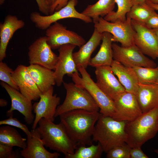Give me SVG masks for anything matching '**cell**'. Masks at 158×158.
<instances>
[{
  "label": "cell",
  "mask_w": 158,
  "mask_h": 158,
  "mask_svg": "<svg viewBox=\"0 0 158 158\" xmlns=\"http://www.w3.org/2000/svg\"><path fill=\"white\" fill-rule=\"evenodd\" d=\"M8 94L11 101L10 109L7 112V115L13 116L14 110H17L23 115L26 123L28 125L33 123L35 117L32 113L33 105L32 101L28 99L20 92L4 82L0 83Z\"/></svg>",
  "instance_id": "16"
},
{
  "label": "cell",
  "mask_w": 158,
  "mask_h": 158,
  "mask_svg": "<svg viewBox=\"0 0 158 158\" xmlns=\"http://www.w3.org/2000/svg\"><path fill=\"white\" fill-rule=\"evenodd\" d=\"M136 95L142 113L149 111L158 106V84H139Z\"/></svg>",
  "instance_id": "24"
},
{
  "label": "cell",
  "mask_w": 158,
  "mask_h": 158,
  "mask_svg": "<svg viewBox=\"0 0 158 158\" xmlns=\"http://www.w3.org/2000/svg\"><path fill=\"white\" fill-rule=\"evenodd\" d=\"M131 23L135 32L134 44L145 55L158 58V41L154 30L133 20Z\"/></svg>",
  "instance_id": "10"
},
{
  "label": "cell",
  "mask_w": 158,
  "mask_h": 158,
  "mask_svg": "<svg viewBox=\"0 0 158 158\" xmlns=\"http://www.w3.org/2000/svg\"><path fill=\"white\" fill-rule=\"evenodd\" d=\"M13 147L0 143V158H16L18 157Z\"/></svg>",
  "instance_id": "35"
},
{
  "label": "cell",
  "mask_w": 158,
  "mask_h": 158,
  "mask_svg": "<svg viewBox=\"0 0 158 158\" xmlns=\"http://www.w3.org/2000/svg\"><path fill=\"white\" fill-rule=\"evenodd\" d=\"M70 0H57L51 7L50 14L53 13L55 11L59 10L66 6Z\"/></svg>",
  "instance_id": "39"
},
{
  "label": "cell",
  "mask_w": 158,
  "mask_h": 158,
  "mask_svg": "<svg viewBox=\"0 0 158 158\" xmlns=\"http://www.w3.org/2000/svg\"><path fill=\"white\" fill-rule=\"evenodd\" d=\"M31 135L27 136L26 146L20 151L24 158H57L60 155L57 152H51L44 147V145L37 127L31 130Z\"/></svg>",
  "instance_id": "19"
},
{
  "label": "cell",
  "mask_w": 158,
  "mask_h": 158,
  "mask_svg": "<svg viewBox=\"0 0 158 158\" xmlns=\"http://www.w3.org/2000/svg\"><path fill=\"white\" fill-rule=\"evenodd\" d=\"M156 34L158 41V29H153Z\"/></svg>",
  "instance_id": "45"
},
{
  "label": "cell",
  "mask_w": 158,
  "mask_h": 158,
  "mask_svg": "<svg viewBox=\"0 0 158 158\" xmlns=\"http://www.w3.org/2000/svg\"><path fill=\"white\" fill-rule=\"evenodd\" d=\"M155 10L146 3L133 5L127 13L126 17L145 24Z\"/></svg>",
  "instance_id": "31"
},
{
  "label": "cell",
  "mask_w": 158,
  "mask_h": 158,
  "mask_svg": "<svg viewBox=\"0 0 158 158\" xmlns=\"http://www.w3.org/2000/svg\"><path fill=\"white\" fill-rule=\"evenodd\" d=\"M126 122L101 114L95 125L93 141L99 143L105 153L116 146L126 143L127 139L125 130Z\"/></svg>",
  "instance_id": "3"
},
{
  "label": "cell",
  "mask_w": 158,
  "mask_h": 158,
  "mask_svg": "<svg viewBox=\"0 0 158 158\" xmlns=\"http://www.w3.org/2000/svg\"><path fill=\"white\" fill-rule=\"evenodd\" d=\"M147 0H131L133 5L138 4H144L146 3Z\"/></svg>",
  "instance_id": "41"
},
{
  "label": "cell",
  "mask_w": 158,
  "mask_h": 158,
  "mask_svg": "<svg viewBox=\"0 0 158 158\" xmlns=\"http://www.w3.org/2000/svg\"><path fill=\"white\" fill-rule=\"evenodd\" d=\"M35 0L40 12L44 15L50 14L51 6L49 0Z\"/></svg>",
  "instance_id": "36"
},
{
  "label": "cell",
  "mask_w": 158,
  "mask_h": 158,
  "mask_svg": "<svg viewBox=\"0 0 158 158\" xmlns=\"http://www.w3.org/2000/svg\"><path fill=\"white\" fill-rule=\"evenodd\" d=\"M25 22L15 15L9 14L4 22L0 24V61L6 56V51L9 42L14 33L23 28Z\"/></svg>",
  "instance_id": "20"
},
{
  "label": "cell",
  "mask_w": 158,
  "mask_h": 158,
  "mask_svg": "<svg viewBox=\"0 0 158 158\" xmlns=\"http://www.w3.org/2000/svg\"><path fill=\"white\" fill-rule=\"evenodd\" d=\"M115 112L112 117L121 121H132L142 113L136 95L125 91L114 100Z\"/></svg>",
  "instance_id": "13"
},
{
  "label": "cell",
  "mask_w": 158,
  "mask_h": 158,
  "mask_svg": "<svg viewBox=\"0 0 158 158\" xmlns=\"http://www.w3.org/2000/svg\"><path fill=\"white\" fill-rule=\"evenodd\" d=\"M27 69L42 93L56 84L54 71L38 64H30Z\"/></svg>",
  "instance_id": "23"
},
{
  "label": "cell",
  "mask_w": 158,
  "mask_h": 158,
  "mask_svg": "<svg viewBox=\"0 0 158 158\" xmlns=\"http://www.w3.org/2000/svg\"><path fill=\"white\" fill-rule=\"evenodd\" d=\"M114 60L126 67L135 66L155 68L156 64L146 56L135 44L128 47L112 43Z\"/></svg>",
  "instance_id": "9"
},
{
  "label": "cell",
  "mask_w": 158,
  "mask_h": 158,
  "mask_svg": "<svg viewBox=\"0 0 158 158\" xmlns=\"http://www.w3.org/2000/svg\"><path fill=\"white\" fill-rule=\"evenodd\" d=\"M60 99V98L56 95L54 94L53 86L40 95L39 101L33 104V111L35 116L32 129L37 128L39 121L42 118L54 121Z\"/></svg>",
  "instance_id": "14"
},
{
  "label": "cell",
  "mask_w": 158,
  "mask_h": 158,
  "mask_svg": "<svg viewBox=\"0 0 158 158\" xmlns=\"http://www.w3.org/2000/svg\"><path fill=\"white\" fill-rule=\"evenodd\" d=\"M76 47L73 44H66L58 49V60L54 70L56 84L58 86H60L63 83L64 75L70 76L73 73L78 72L73 55Z\"/></svg>",
  "instance_id": "17"
},
{
  "label": "cell",
  "mask_w": 158,
  "mask_h": 158,
  "mask_svg": "<svg viewBox=\"0 0 158 158\" xmlns=\"http://www.w3.org/2000/svg\"><path fill=\"white\" fill-rule=\"evenodd\" d=\"M13 80L20 92L28 99L36 101L42 93L29 73L27 66L19 65L12 74Z\"/></svg>",
  "instance_id": "18"
},
{
  "label": "cell",
  "mask_w": 158,
  "mask_h": 158,
  "mask_svg": "<svg viewBox=\"0 0 158 158\" xmlns=\"http://www.w3.org/2000/svg\"><path fill=\"white\" fill-rule=\"evenodd\" d=\"M115 4V0H99L88 5L81 13L92 18L94 23L100 17H104L114 11Z\"/></svg>",
  "instance_id": "26"
},
{
  "label": "cell",
  "mask_w": 158,
  "mask_h": 158,
  "mask_svg": "<svg viewBox=\"0 0 158 158\" xmlns=\"http://www.w3.org/2000/svg\"><path fill=\"white\" fill-rule=\"evenodd\" d=\"M103 33L95 28L89 40L80 47L79 50L73 53V57L76 67L86 68L89 65L91 56L102 41Z\"/></svg>",
  "instance_id": "22"
},
{
  "label": "cell",
  "mask_w": 158,
  "mask_h": 158,
  "mask_svg": "<svg viewBox=\"0 0 158 158\" xmlns=\"http://www.w3.org/2000/svg\"><path fill=\"white\" fill-rule=\"evenodd\" d=\"M27 139L23 138L18 131L11 126L0 127V143L22 149L26 146Z\"/></svg>",
  "instance_id": "27"
},
{
  "label": "cell",
  "mask_w": 158,
  "mask_h": 158,
  "mask_svg": "<svg viewBox=\"0 0 158 158\" xmlns=\"http://www.w3.org/2000/svg\"><path fill=\"white\" fill-rule=\"evenodd\" d=\"M28 56L30 64H38L54 70L58 60L47 42L45 36L36 39L29 47Z\"/></svg>",
  "instance_id": "12"
},
{
  "label": "cell",
  "mask_w": 158,
  "mask_h": 158,
  "mask_svg": "<svg viewBox=\"0 0 158 158\" xmlns=\"http://www.w3.org/2000/svg\"><path fill=\"white\" fill-rule=\"evenodd\" d=\"M146 2L148 6L154 10L158 11V4L153 3L148 0H147Z\"/></svg>",
  "instance_id": "40"
},
{
  "label": "cell",
  "mask_w": 158,
  "mask_h": 158,
  "mask_svg": "<svg viewBox=\"0 0 158 158\" xmlns=\"http://www.w3.org/2000/svg\"><path fill=\"white\" fill-rule=\"evenodd\" d=\"M130 147L126 143L116 146L108 151L107 153V158H130Z\"/></svg>",
  "instance_id": "33"
},
{
  "label": "cell",
  "mask_w": 158,
  "mask_h": 158,
  "mask_svg": "<svg viewBox=\"0 0 158 158\" xmlns=\"http://www.w3.org/2000/svg\"><path fill=\"white\" fill-rule=\"evenodd\" d=\"M101 115L98 111L75 109L60 115V122L77 146L93 144L95 124Z\"/></svg>",
  "instance_id": "1"
},
{
  "label": "cell",
  "mask_w": 158,
  "mask_h": 158,
  "mask_svg": "<svg viewBox=\"0 0 158 158\" xmlns=\"http://www.w3.org/2000/svg\"><path fill=\"white\" fill-rule=\"evenodd\" d=\"M145 24L152 29H158V14L155 11L152 13Z\"/></svg>",
  "instance_id": "37"
},
{
  "label": "cell",
  "mask_w": 158,
  "mask_h": 158,
  "mask_svg": "<svg viewBox=\"0 0 158 158\" xmlns=\"http://www.w3.org/2000/svg\"><path fill=\"white\" fill-rule=\"evenodd\" d=\"M77 2V0H70L66 6L48 15H42L37 12H32L30 15V19L36 28L43 30H46L55 22L65 18H77L86 23L93 22L92 18L76 10Z\"/></svg>",
  "instance_id": "7"
},
{
  "label": "cell",
  "mask_w": 158,
  "mask_h": 158,
  "mask_svg": "<svg viewBox=\"0 0 158 158\" xmlns=\"http://www.w3.org/2000/svg\"><path fill=\"white\" fill-rule=\"evenodd\" d=\"M6 125L14 126L21 130L27 135L30 136L31 135V131L25 124L20 122L17 118L11 116L7 119L0 121V125Z\"/></svg>",
  "instance_id": "34"
},
{
  "label": "cell",
  "mask_w": 158,
  "mask_h": 158,
  "mask_svg": "<svg viewBox=\"0 0 158 158\" xmlns=\"http://www.w3.org/2000/svg\"><path fill=\"white\" fill-rule=\"evenodd\" d=\"M111 66L114 74L117 77L126 91L136 95L139 83L133 69L124 66L114 60Z\"/></svg>",
  "instance_id": "21"
},
{
  "label": "cell",
  "mask_w": 158,
  "mask_h": 158,
  "mask_svg": "<svg viewBox=\"0 0 158 158\" xmlns=\"http://www.w3.org/2000/svg\"><path fill=\"white\" fill-rule=\"evenodd\" d=\"M78 70L82 77L79 75L78 72L71 74L70 76L74 83L88 92L98 107L99 112L102 115L112 117L115 112L114 101L99 88L86 68L79 67Z\"/></svg>",
  "instance_id": "5"
},
{
  "label": "cell",
  "mask_w": 158,
  "mask_h": 158,
  "mask_svg": "<svg viewBox=\"0 0 158 158\" xmlns=\"http://www.w3.org/2000/svg\"><path fill=\"white\" fill-rule=\"evenodd\" d=\"M151 3L155 4H158V0H147Z\"/></svg>",
  "instance_id": "44"
},
{
  "label": "cell",
  "mask_w": 158,
  "mask_h": 158,
  "mask_svg": "<svg viewBox=\"0 0 158 158\" xmlns=\"http://www.w3.org/2000/svg\"><path fill=\"white\" fill-rule=\"evenodd\" d=\"M47 42L52 49H59L62 45L71 44L80 47L86 43L85 40L75 32L67 29L56 22L46 30Z\"/></svg>",
  "instance_id": "11"
},
{
  "label": "cell",
  "mask_w": 158,
  "mask_h": 158,
  "mask_svg": "<svg viewBox=\"0 0 158 158\" xmlns=\"http://www.w3.org/2000/svg\"><path fill=\"white\" fill-rule=\"evenodd\" d=\"M63 83L66 91V96L63 103L57 107L55 118L75 109L99 111L98 107L86 90L74 83L63 82Z\"/></svg>",
  "instance_id": "6"
},
{
  "label": "cell",
  "mask_w": 158,
  "mask_h": 158,
  "mask_svg": "<svg viewBox=\"0 0 158 158\" xmlns=\"http://www.w3.org/2000/svg\"><path fill=\"white\" fill-rule=\"evenodd\" d=\"M112 35L109 32L103 33L102 43L96 55L91 59L89 65L92 67L111 66L113 60L112 48Z\"/></svg>",
  "instance_id": "25"
},
{
  "label": "cell",
  "mask_w": 158,
  "mask_h": 158,
  "mask_svg": "<svg viewBox=\"0 0 158 158\" xmlns=\"http://www.w3.org/2000/svg\"><path fill=\"white\" fill-rule=\"evenodd\" d=\"M95 68L96 83L114 101L126 91L124 87L115 76L111 66H99Z\"/></svg>",
  "instance_id": "15"
},
{
  "label": "cell",
  "mask_w": 158,
  "mask_h": 158,
  "mask_svg": "<svg viewBox=\"0 0 158 158\" xmlns=\"http://www.w3.org/2000/svg\"><path fill=\"white\" fill-rule=\"evenodd\" d=\"M125 130L127 135L126 143L131 148L141 147L158 131V106L127 122Z\"/></svg>",
  "instance_id": "2"
},
{
  "label": "cell",
  "mask_w": 158,
  "mask_h": 158,
  "mask_svg": "<svg viewBox=\"0 0 158 158\" xmlns=\"http://www.w3.org/2000/svg\"><path fill=\"white\" fill-rule=\"evenodd\" d=\"M7 104V102L6 100L3 99H0V106L4 107L6 106Z\"/></svg>",
  "instance_id": "42"
},
{
  "label": "cell",
  "mask_w": 158,
  "mask_h": 158,
  "mask_svg": "<svg viewBox=\"0 0 158 158\" xmlns=\"http://www.w3.org/2000/svg\"><path fill=\"white\" fill-rule=\"evenodd\" d=\"M115 1L117 6V11H112L104 18L112 22L124 21L126 19L127 14L133 6L131 0H115Z\"/></svg>",
  "instance_id": "29"
},
{
  "label": "cell",
  "mask_w": 158,
  "mask_h": 158,
  "mask_svg": "<svg viewBox=\"0 0 158 158\" xmlns=\"http://www.w3.org/2000/svg\"><path fill=\"white\" fill-rule=\"evenodd\" d=\"M157 68L158 69V66L157 67Z\"/></svg>",
  "instance_id": "48"
},
{
  "label": "cell",
  "mask_w": 158,
  "mask_h": 158,
  "mask_svg": "<svg viewBox=\"0 0 158 158\" xmlns=\"http://www.w3.org/2000/svg\"><path fill=\"white\" fill-rule=\"evenodd\" d=\"M4 0H0V5L4 3Z\"/></svg>",
  "instance_id": "46"
},
{
  "label": "cell",
  "mask_w": 158,
  "mask_h": 158,
  "mask_svg": "<svg viewBox=\"0 0 158 158\" xmlns=\"http://www.w3.org/2000/svg\"><path fill=\"white\" fill-rule=\"evenodd\" d=\"M13 70L7 64L2 62H0V80L10 86L19 90L12 76Z\"/></svg>",
  "instance_id": "32"
},
{
  "label": "cell",
  "mask_w": 158,
  "mask_h": 158,
  "mask_svg": "<svg viewBox=\"0 0 158 158\" xmlns=\"http://www.w3.org/2000/svg\"><path fill=\"white\" fill-rule=\"evenodd\" d=\"M38 125L37 128L45 146L63 154L65 157L74 153L77 145L69 137L61 122L55 124L54 121L42 118Z\"/></svg>",
  "instance_id": "4"
},
{
  "label": "cell",
  "mask_w": 158,
  "mask_h": 158,
  "mask_svg": "<svg viewBox=\"0 0 158 158\" xmlns=\"http://www.w3.org/2000/svg\"><path fill=\"white\" fill-rule=\"evenodd\" d=\"M133 68L136 73L139 84H158V70L157 67L135 66Z\"/></svg>",
  "instance_id": "30"
},
{
  "label": "cell",
  "mask_w": 158,
  "mask_h": 158,
  "mask_svg": "<svg viewBox=\"0 0 158 158\" xmlns=\"http://www.w3.org/2000/svg\"><path fill=\"white\" fill-rule=\"evenodd\" d=\"M104 152L100 144H92L89 147L80 145L77 146L74 153L66 158H99Z\"/></svg>",
  "instance_id": "28"
},
{
  "label": "cell",
  "mask_w": 158,
  "mask_h": 158,
  "mask_svg": "<svg viewBox=\"0 0 158 158\" xmlns=\"http://www.w3.org/2000/svg\"><path fill=\"white\" fill-rule=\"evenodd\" d=\"M94 23L95 28L99 32L102 33L107 32L111 34L113 42H119L123 47H128L134 44L135 32L130 19L126 17L124 21L112 22L100 17Z\"/></svg>",
  "instance_id": "8"
},
{
  "label": "cell",
  "mask_w": 158,
  "mask_h": 158,
  "mask_svg": "<svg viewBox=\"0 0 158 158\" xmlns=\"http://www.w3.org/2000/svg\"><path fill=\"white\" fill-rule=\"evenodd\" d=\"M57 0H49V3L51 5V6L54 4Z\"/></svg>",
  "instance_id": "43"
},
{
  "label": "cell",
  "mask_w": 158,
  "mask_h": 158,
  "mask_svg": "<svg viewBox=\"0 0 158 158\" xmlns=\"http://www.w3.org/2000/svg\"><path fill=\"white\" fill-rule=\"evenodd\" d=\"M130 158H148L141 149V147L131 148L130 152Z\"/></svg>",
  "instance_id": "38"
},
{
  "label": "cell",
  "mask_w": 158,
  "mask_h": 158,
  "mask_svg": "<svg viewBox=\"0 0 158 158\" xmlns=\"http://www.w3.org/2000/svg\"><path fill=\"white\" fill-rule=\"evenodd\" d=\"M154 152H155L156 153L158 154V149H156L154 150Z\"/></svg>",
  "instance_id": "47"
}]
</instances>
